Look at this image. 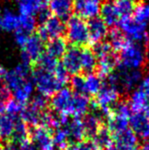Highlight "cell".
<instances>
[{
	"mask_svg": "<svg viewBox=\"0 0 149 150\" xmlns=\"http://www.w3.org/2000/svg\"><path fill=\"white\" fill-rule=\"evenodd\" d=\"M88 27L89 42H91L93 45L102 42L108 34L107 26L99 17L90 19L88 23Z\"/></svg>",
	"mask_w": 149,
	"mask_h": 150,
	"instance_id": "obj_18",
	"label": "cell"
},
{
	"mask_svg": "<svg viewBox=\"0 0 149 150\" xmlns=\"http://www.w3.org/2000/svg\"><path fill=\"white\" fill-rule=\"evenodd\" d=\"M10 99H11V90L7 88L4 81L0 78V105H5Z\"/></svg>",
	"mask_w": 149,
	"mask_h": 150,
	"instance_id": "obj_46",
	"label": "cell"
},
{
	"mask_svg": "<svg viewBox=\"0 0 149 150\" xmlns=\"http://www.w3.org/2000/svg\"><path fill=\"white\" fill-rule=\"evenodd\" d=\"M66 34L72 46H84L89 42L88 23L79 16H70L66 25Z\"/></svg>",
	"mask_w": 149,
	"mask_h": 150,
	"instance_id": "obj_5",
	"label": "cell"
},
{
	"mask_svg": "<svg viewBox=\"0 0 149 150\" xmlns=\"http://www.w3.org/2000/svg\"><path fill=\"white\" fill-rule=\"evenodd\" d=\"M29 140L34 143L41 150L54 146L52 143V131L43 126H29Z\"/></svg>",
	"mask_w": 149,
	"mask_h": 150,
	"instance_id": "obj_14",
	"label": "cell"
},
{
	"mask_svg": "<svg viewBox=\"0 0 149 150\" xmlns=\"http://www.w3.org/2000/svg\"><path fill=\"white\" fill-rule=\"evenodd\" d=\"M82 50L79 47L71 46L66 50L65 54L62 56V66L66 69L68 74L75 75L82 71L81 62Z\"/></svg>",
	"mask_w": 149,
	"mask_h": 150,
	"instance_id": "obj_10",
	"label": "cell"
},
{
	"mask_svg": "<svg viewBox=\"0 0 149 150\" xmlns=\"http://www.w3.org/2000/svg\"><path fill=\"white\" fill-rule=\"evenodd\" d=\"M66 33V25L64 21L54 15L50 16L40 25L37 31V35L43 41L61 37Z\"/></svg>",
	"mask_w": 149,
	"mask_h": 150,
	"instance_id": "obj_9",
	"label": "cell"
},
{
	"mask_svg": "<svg viewBox=\"0 0 149 150\" xmlns=\"http://www.w3.org/2000/svg\"><path fill=\"white\" fill-rule=\"evenodd\" d=\"M119 100L120 94L115 89H113L111 86H107L105 83L103 86H102V88L100 89V91L96 94L95 99H94V101L96 102V104L99 106L110 110L112 106Z\"/></svg>",
	"mask_w": 149,
	"mask_h": 150,
	"instance_id": "obj_16",
	"label": "cell"
},
{
	"mask_svg": "<svg viewBox=\"0 0 149 150\" xmlns=\"http://www.w3.org/2000/svg\"><path fill=\"white\" fill-rule=\"evenodd\" d=\"M129 128L141 140L149 139V118L143 111L132 112L128 118Z\"/></svg>",
	"mask_w": 149,
	"mask_h": 150,
	"instance_id": "obj_11",
	"label": "cell"
},
{
	"mask_svg": "<svg viewBox=\"0 0 149 150\" xmlns=\"http://www.w3.org/2000/svg\"><path fill=\"white\" fill-rule=\"evenodd\" d=\"M19 18H20V23H19L18 28L30 34H32L36 28V18L34 16H30V15H19Z\"/></svg>",
	"mask_w": 149,
	"mask_h": 150,
	"instance_id": "obj_41",
	"label": "cell"
},
{
	"mask_svg": "<svg viewBox=\"0 0 149 150\" xmlns=\"http://www.w3.org/2000/svg\"><path fill=\"white\" fill-rule=\"evenodd\" d=\"M30 104L35 106L36 108L40 109V110H46L48 109V106L49 105V97L45 96L44 94L37 92V94H34L32 97L30 98Z\"/></svg>",
	"mask_w": 149,
	"mask_h": 150,
	"instance_id": "obj_42",
	"label": "cell"
},
{
	"mask_svg": "<svg viewBox=\"0 0 149 150\" xmlns=\"http://www.w3.org/2000/svg\"><path fill=\"white\" fill-rule=\"evenodd\" d=\"M131 16L136 21L144 25L149 24V3L145 1H141L137 3L135 10Z\"/></svg>",
	"mask_w": 149,
	"mask_h": 150,
	"instance_id": "obj_35",
	"label": "cell"
},
{
	"mask_svg": "<svg viewBox=\"0 0 149 150\" xmlns=\"http://www.w3.org/2000/svg\"><path fill=\"white\" fill-rule=\"evenodd\" d=\"M143 78V73L141 69H126L117 67V69L104 79V83L115 89L121 96L136 89Z\"/></svg>",
	"mask_w": 149,
	"mask_h": 150,
	"instance_id": "obj_1",
	"label": "cell"
},
{
	"mask_svg": "<svg viewBox=\"0 0 149 150\" xmlns=\"http://www.w3.org/2000/svg\"><path fill=\"white\" fill-rule=\"evenodd\" d=\"M148 140H149V139H148Z\"/></svg>",
	"mask_w": 149,
	"mask_h": 150,
	"instance_id": "obj_62",
	"label": "cell"
},
{
	"mask_svg": "<svg viewBox=\"0 0 149 150\" xmlns=\"http://www.w3.org/2000/svg\"><path fill=\"white\" fill-rule=\"evenodd\" d=\"M0 150H3V149H0Z\"/></svg>",
	"mask_w": 149,
	"mask_h": 150,
	"instance_id": "obj_61",
	"label": "cell"
},
{
	"mask_svg": "<svg viewBox=\"0 0 149 150\" xmlns=\"http://www.w3.org/2000/svg\"><path fill=\"white\" fill-rule=\"evenodd\" d=\"M58 64H59L58 63V59H55L46 52L43 53L36 61V67L52 72H53V70L55 69Z\"/></svg>",
	"mask_w": 149,
	"mask_h": 150,
	"instance_id": "obj_38",
	"label": "cell"
},
{
	"mask_svg": "<svg viewBox=\"0 0 149 150\" xmlns=\"http://www.w3.org/2000/svg\"><path fill=\"white\" fill-rule=\"evenodd\" d=\"M101 0H74V10L77 15L83 19L97 17L100 13Z\"/></svg>",
	"mask_w": 149,
	"mask_h": 150,
	"instance_id": "obj_12",
	"label": "cell"
},
{
	"mask_svg": "<svg viewBox=\"0 0 149 150\" xmlns=\"http://www.w3.org/2000/svg\"><path fill=\"white\" fill-rule=\"evenodd\" d=\"M93 144H95L97 149L107 150L113 143L112 133L109 131L108 128L105 125H102L97 133L93 136L92 139H90Z\"/></svg>",
	"mask_w": 149,
	"mask_h": 150,
	"instance_id": "obj_22",
	"label": "cell"
},
{
	"mask_svg": "<svg viewBox=\"0 0 149 150\" xmlns=\"http://www.w3.org/2000/svg\"><path fill=\"white\" fill-rule=\"evenodd\" d=\"M22 149L23 150H41L36 144L30 140H28L26 143H24L22 144Z\"/></svg>",
	"mask_w": 149,
	"mask_h": 150,
	"instance_id": "obj_51",
	"label": "cell"
},
{
	"mask_svg": "<svg viewBox=\"0 0 149 150\" xmlns=\"http://www.w3.org/2000/svg\"><path fill=\"white\" fill-rule=\"evenodd\" d=\"M5 71H6L5 69H4L3 67L0 65V78H2V76L4 75V73H5Z\"/></svg>",
	"mask_w": 149,
	"mask_h": 150,
	"instance_id": "obj_54",
	"label": "cell"
},
{
	"mask_svg": "<svg viewBox=\"0 0 149 150\" xmlns=\"http://www.w3.org/2000/svg\"><path fill=\"white\" fill-rule=\"evenodd\" d=\"M97 150H101V149H97Z\"/></svg>",
	"mask_w": 149,
	"mask_h": 150,
	"instance_id": "obj_60",
	"label": "cell"
},
{
	"mask_svg": "<svg viewBox=\"0 0 149 150\" xmlns=\"http://www.w3.org/2000/svg\"><path fill=\"white\" fill-rule=\"evenodd\" d=\"M41 115H42V110L36 108L35 106L28 103V104L23 106L19 116H20L21 120L27 125L30 126V127H33V126L40 125Z\"/></svg>",
	"mask_w": 149,
	"mask_h": 150,
	"instance_id": "obj_20",
	"label": "cell"
},
{
	"mask_svg": "<svg viewBox=\"0 0 149 150\" xmlns=\"http://www.w3.org/2000/svg\"><path fill=\"white\" fill-rule=\"evenodd\" d=\"M70 89L74 94H83L85 95V76L79 74L72 75L69 80Z\"/></svg>",
	"mask_w": 149,
	"mask_h": 150,
	"instance_id": "obj_39",
	"label": "cell"
},
{
	"mask_svg": "<svg viewBox=\"0 0 149 150\" xmlns=\"http://www.w3.org/2000/svg\"><path fill=\"white\" fill-rule=\"evenodd\" d=\"M49 0H17L19 15L34 16L40 10L46 8Z\"/></svg>",
	"mask_w": 149,
	"mask_h": 150,
	"instance_id": "obj_19",
	"label": "cell"
},
{
	"mask_svg": "<svg viewBox=\"0 0 149 150\" xmlns=\"http://www.w3.org/2000/svg\"><path fill=\"white\" fill-rule=\"evenodd\" d=\"M138 88L140 89H142L143 91L146 94V95L149 96V71L148 73L145 75V76H143L142 82L140 83V85Z\"/></svg>",
	"mask_w": 149,
	"mask_h": 150,
	"instance_id": "obj_49",
	"label": "cell"
},
{
	"mask_svg": "<svg viewBox=\"0 0 149 150\" xmlns=\"http://www.w3.org/2000/svg\"><path fill=\"white\" fill-rule=\"evenodd\" d=\"M20 18L19 14H16L13 11L9 9H5L1 15V23L0 27L7 31V33H14L18 29Z\"/></svg>",
	"mask_w": 149,
	"mask_h": 150,
	"instance_id": "obj_25",
	"label": "cell"
},
{
	"mask_svg": "<svg viewBox=\"0 0 149 150\" xmlns=\"http://www.w3.org/2000/svg\"><path fill=\"white\" fill-rule=\"evenodd\" d=\"M140 150H149V143H146V144H144L142 148H141Z\"/></svg>",
	"mask_w": 149,
	"mask_h": 150,
	"instance_id": "obj_55",
	"label": "cell"
},
{
	"mask_svg": "<svg viewBox=\"0 0 149 150\" xmlns=\"http://www.w3.org/2000/svg\"><path fill=\"white\" fill-rule=\"evenodd\" d=\"M44 150H55V149H54V146H52V147L46 148V149H44Z\"/></svg>",
	"mask_w": 149,
	"mask_h": 150,
	"instance_id": "obj_56",
	"label": "cell"
},
{
	"mask_svg": "<svg viewBox=\"0 0 149 150\" xmlns=\"http://www.w3.org/2000/svg\"><path fill=\"white\" fill-rule=\"evenodd\" d=\"M90 100L87 95L83 94H74L71 106V116L77 118H83L88 113Z\"/></svg>",
	"mask_w": 149,
	"mask_h": 150,
	"instance_id": "obj_21",
	"label": "cell"
},
{
	"mask_svg": "<svg viewBox=\"0 0 149 150\" xmlns=\"http://www.w3.org/2000/svg\"><path fill=\"white\" fill-rule=\"evenodd\" d=\"M99 14L101 15V19L107 27H114L119 23L120 16L112 2H105L102 4Z\"/></svg>",
	"mask_w": 149,
	"mask_h": 150,
	"instance_id": "obj_23",
	"label": "cell"
},
{
	"mask_svg": "<svg viewBox=\"0 0 149 150\" xmlns=\"http://www.w3.org/2000/svg\"><path fill=\"white\" fill-rule=\"evenodd\" d=\"M30 35H32V34L28 33L27 31L20 29V28H18V29L13 33L14 41L16 43V45L18 47H20L21 49L26 45L27 41H28L29 38L30 37Z\"/></svg>",
	"mask_w": 149,
	"mask_h": 150,
	"instance_id": "obj_45",
	"label": "cell"
},
{
	"mask_svg": "<svg viewBox=\"0 0 149 150\" xmlns=\"http://www.w3.org/2000/svg\"><path fill=\"white\" fill-rule=\"evenodd\" d=\"M130 150H140V149H138V148H134V149H130Z\"/></svg>",
	"mask_w": 149,
	"mask_h": 150,
	"instance_id": "obj_59",
	"label": "cell"
},
{
	"mask_svg": "<svg viewBox=\"0 0 149 150\" xmlns=\"http://www.w3.org/2000/svg\"><path fill=\"white\" fill-rule=\"evenodd\" d=\"M78 150H97V147L90 139H84L78 143Z\"/></svg>",
	"mask_w": 149,
	"mask_h": 150,
	"instance_id": "obj_47",
	"label": "cell"
},
{
	"mask_svg": "<svg viewBox=\"0 0 149 150\" xmlns=\"http://www.w3.org/2000/svg\"><path fill=\"white\" fill-rule=\"evenodd\" d=\"M36 15H37L36 21H38L40 24H43V23L50 16V11H49V10L47 9V8H44V9L39 11Z\"/></svg>",
	"mask_w": 149,
	"mask_h": 150,
	"instance_id": "obj_48",
	"label": "cell"
},
{
	"mask_svg": "<svg viewBox=\"0 0 149 150\" xmlns=\"http://www.w3.org/2000/svg\"><path fill=\"white\" fill-rule=\"evenodd\" d=\"M10 140L19 144H23L29 140V126L21 120L20 116L15 119L14 128Z\"/></svg>",
	"mask_w": 149,
	"mask_h": 150,
	"instance_id": "obj_27",
	"label": "cell"
},
{
	"mask_svg": "<svg viewBox=\"0 0 149 150\" xmlns=\"http://www.w3.org/2000/svg\"><path fill=\"white\" fill-rule=\"evenodd\" d=\"M30 67L31 66L20 62L13 69L5 71L2 76V80L11 93L20 88L28 79L30 78Z\"/></svg>",
	"mask_w": 149,
	"mask_h": 150,
	"instance_id": "obj_6",
	"label": "cell"
},
{
	"mask_svg": "<svg viewBox=\"0 0 149 150\" xmlns=\"http://www.w3.org/2000/svg\"><path fill=\"white\" fill-rule=\"evenodd\" d=\"M74 93L68 88H62L60 90L53 94L49 101L52 110L64 116H71V106Z\"/></svg>",
	"mask_w": 149,
	"mask_h": 150,
	"instance_id": "obj_7",
	"label": "cell"
},
{
	"mask_svg": "<svg viewBox=\"0 0 149 150\" xmlns=\"http://www.w3.org/2000/svg\"><path fill=\"white\" fill-rule=\"evenodd\" d=\"M3 150H23V149H22V144H19L17 143H15V142L9 140L5 144Z\"/></svg>",
	"mask_w": 149,
	"mask_h": 150,
	"instance_id": "obj_50",
	"label": "cell"
},
{
	"mask_svg": "<svg viewBox=\"0 0 149 150\" xmlns=\"http://www.w3.org/2000/svg\"><path fill=\"white\" fill-rule=\"evenodd\" d=\"M66 50H68L66 42L62 37L50 39L46 46V53L55 59L61 58L65 54Z\"/></svg>",
	"mask_w": 149,
	"mask_h": 150,
	"instance_id": "obj_29",
	"label": "cell"
},
{
	"mask_svg": "<svg viewBox=\"0 0 149 150\" xmlns=\"http://www.w3.org/2000/svg\"><path fill=\"white\" fill-rule=\"evenodd\" d=\"M52 143L59 150H65L66 144H68V137L66 129L61 126L52 131Z\"/></svg>",
	"mask_w": 149,
	"mask_h": 150,
	"instance_id": "obj_37",
	"label": "cell"
},
{
	"mask_svg": "<svg viewBox=\"0 0 149 150\" xmlns=\"http://www.w3.org/2000/svg\"><path fill=\"white\" fill-rule=\"evenodd\" d=\"M142 111L149 118V96L148 95L145 99V102H144V105H143V108Z\"/></svg>",
	"mask_w": 149,
	"mask_h": 150,
	"instance_id": "obj_52",
	"label": "cell"
},
{
	"mask_svg": "<svg viewBox=\"0 0 149 150\" xmlns=\"http://www.w3.org/2000/svg\"><path fill=\"white\" fill-rule=\"evenodd\" d=\"M30 79L37 91L44 94L47 97L52 96L58 90L64 88V86L55 78L53 72L48 71L38 67L31 70Z\"/></svg>",
	"mask_w": 149,
	"mask_h": 150,
	"instance_id": "obj_4",
	"label": "cell"
},
{
	"mask_svg": "<svg viewBox=\"0 0 149 150\" xmlns=\"http://www.w3.org/2000/svg\"><path fill=\"white\" fill-rule=\"evenodd\" d=\"M53 74L55 78L59 81L63 86H66L69 81V74L66 70V69L61 64H58V66L53 70Z\"/></svg>",
	"mask_w": 149,
	"mask_h": 150,
	"instance_id": "obj_44",
	"label": "cell"
},
{
	"mask_svg": "<svg viewBox=\"0 0 149 150\" xmlns=\"http://www.w3.org/2000/svg\"><path fill=\"white\" fill-rule=\"evenodd\" d=\"M81 62H82V71H84L85 74L92 73L96 69L97 57L94 54L92 50L85 49L82 50Z\"/></svg>",
	"mask_w": 149,
	"mask_h": 150,
	"instance_id": "obj_32",
	"label": "cell"
},
{
	"mask_svg": "<svg viewBox=\"0 0 149 150\" xmlns=\"http://www.w3.org/2000/svg\"><path fill=\"white\" fill-rule=\"evenodd\" d=\"M65 150H78V143H69L68 142Z\"/></svg>",
	"mask_w": 149,
	"mask_h": 150,
	"instance_id": "obj_53",
	"label": "cell"
},
{
	"mask_svg": "<svg viewBox=\"0 0 149 150\" xmlns=\"http://www.w3.org/2000/svg\"><path fill=\"white\" fill-rule=\"evenodd\" d=\"M146 97H147L146 94L139 88H137L136 89L133 90L130 93V95H129L128 100H127L132 112L142 111Z\"/></svg>",
	"mask_w": 149,
	"mask_h": 150,
	"instance_id": "obj_33",
	"label": "cell"
},
{
	"mask_svg": "<svg viewBox=\"0 0 149 150\" xmlns=\"http://www.w3.org/2000/svg\"><path fill=\"white\" fill-rule=\"evenodd\" d=\"M1 15H2V11L1 9H0V23H1Z\"/></svg>",
	"mask_w": 149,
	"mask_h": 150,
	"instance_id": "obj_57",
	"label": "cell"
},
{
	"mask_svg": "<svg viewBox=\"0 0 149 150\" xmlns=\"http://www.w3.org/2000/svg\"><path fill=\"white\" fill-rule=\"evenodd\" d=\"M20 62L31 66L32 63H36L39 57L44 53V41L38 35H30L26 45L21 49Z\"/></svg>",
	"mask_w": 149,
	"mask_h": 150,
	"instance_id": "obj_8",
	"label": "cell"
},
{
	"mask_svg": "<svg viewBox=\"0 0 149 150\" xmlns=\"http://www.w3.org/2000/svg\"><path fill=\"white\" fill-rule=\"evenodd\" d=\"M105 123H107L105 126H107L109 131L112 133V135L129 128L128 118L121 117L113 113H111L110 115L107 117V119L105 120Z\"/></svg>",
	"mask_w": 149,
	"mask_h": 150,
	"instance_id": "obj_30",
	"label": "cell"
},
{
	"mask_svg": "<svg viewBox=\"0 0 149 150\" xmlns=\"http://www.w3.org/2000/svg\"><path fill=\"white\" fill-rule=\"evenodd\" d=\"M148 48L128 41L120 50L118 67L126 69H141L146 64Z\"/></svg>",
	"mask_w": 149,
	"mask_h": 150,
	"instance_id": "obj_2",
	"label": "cell"
},
{
	"mask_svg": "<svg viewBox=\"0 0 149 150\" xmlns=\"http://www.w3.org/2000/svg\"><path fill=\"white\" fill-rule=\"evenodd\" d=\"M82 124H83L84 127L85 138H87V139H92L93 136L101 127V125H103V123L98 118L90 113L85 114L82 118Z\"/></svg>",
	"mask_w": 149,
	"mask_h": 150,
	"instance_id": "obj_28",
	"label": "cell"
},
{
	"mask_svg": "<svg viewBox=\"0 0 149 150\" xmlns=\"http://www.w3.org/2000/svg\"><path fill=\"white\" fill-rule=\"evenodd\" d=\"M18 116L13 117L6 112L0 113V140L9 141L14 128V122Z\"/></svg>",
	"mask_w": 149,
	"mask_h": 150,
	"instance_id": "obj_26",
	"label": "cell"
},
{
	"mask_svg": "<svg viewBox=\"0 0 149 150\" xmlns=\"http://www.w3.org/2000/svg\"><path fill=\"white\" fill-rule=\"evenodd\" d=\"M119 65V57L115 54L114 50L107 51L97 57L98 75L103 79L107 77L117 69Z\"/></svg>",
	"mask_w": 149,
	"mask_h": 150,
	"instance_id": "obj_13",
	"label": "cell"
},
{
	"mask_svg": "<svg viewBox=\"0 0 149 150\" xmlns=\"http://www.w3.org/2000/svg\"><path fill=\"white\" fill-rule=\"evenodd\" d=\"M49 10L61 20H68L74 11V0H49Z\"/></svg>",
	"mask_w": 149,
	"mask_h": 150,
	"instance_id": "obj_17",
	"label": "cell"
},
{
	"mask_svg": "<svg viewBox=\"0 0 149 150\" xmlns=\"http://www.w3.org/2000/svg\"><path fill=\"white\" fill-rule=\"evenodd\" d=\"M108 43L111 46L113 50H121V48L127 42V39L125 38L124 33H121L120 29H113L110 33H108Z\"/></svg>",
	"mask_w": 149,
	"mask_h": 150,
	"instance_id": "obj_36",
	"label": "cell"
},
{
	"mask_svg": "<svg viewBox=\"0 0 149 150\" xmlns=\"http://www.w3.org/2000/svg\"><path fill=\"white\" fill-rule=\"evenodd\" d=\"M137 0H113L112 4L120 18L132 15L137 5Z\"/></svg>",
	"mask_w": 149,
	"mask_h": 150,
	"instance_id": "obj_34",
	"label": "cell"
},
{
	"mask_svg": "<svg viewBox=\"0 0 149 150\" xmlns=\"http://www.w3.org/2000/svg\"><path fill=\"white\" fill-rule=\"evenodd\" d=\"M111 113L124 118H129L132 114V110L129 106L127 100H119L112 106Z\"/></svg>",
	"mask_w": 149,
	"mask_h": 150,
	"instance_id": "obj_40",
	"label": "cell"
},
{
	"mask_svg": "<svg viewBox=\"0 0 149 150\" xmlns=\"http://www.w3.org/2000/svg\"><path fill=\"white\" fill-rule=\"evenodd\" d=\"M1 146H2V143H1V140H0V149H1Z\"/></svg>",
	"mask_w": 149,
	"mask_h": 150,
	"instance_id": "obj_58",
	"label": "cell"
},
{
	"mask_svg": "<svg viewBox=\"0 0 149 150\" xmlns=\"http://www.w3.org/2000/svg\"><path fill=\"white\" fill-rule=\"evenodd\" d=\"M119 27L121 33L128 41L138 43L149 48V31L148 25H144L136 21L131 15L121 17L119 20Z\"/></svg>",
	"mask_w": 149,
	"mask_h": 150,
	"instance_id": "obj_3",
	"label": "cell"
},
{
	"mask_svg": "<svg viewBox=\"0 0 149 150\" xmlns=\"http://www.w3.org/2000/svg\"><path fill=\"white\" fill-rule=\"evenodd\" d=\"M23 105H21L20 103H18L17 101H15L14 99H10L5 104V111L6 113L10 114L11 116L16 117L20 115V112L23 108Z\"/></svg>",
	"mask_w": 149,
	"mask_h": 150,
	"instance_id": "obj_43",
	"label": "cell"
},
{
	"mask_svg": "<svg viewBox=\"0 0 149 150\" xmlns=\"http://www.w3.org/2000/svg\"><path fill=\"white\" fill-rule=\"evenodd\" d=\"M68 133L69 143H80L85 139V132L83 124H82V118L77 117H66L62 125Z\"/></svg>",
	"mask_w": 149,
	"mask_h": 150,
	"instance_id": "obj_15",
	"label": "cell"
},
{
	"mask_svg": "<svg viewBox=\"0 0 149 150\" xmlns=\"http://www.w3.org/2000/svg\"><path fill=\"white\" fill-rule=\"evenodd\" d=\"M85 95L96 96L104 85V79L94 72L88 73L85 76Z\"/></svg>",
	"mask_w": 149,
	"mask_h": 150,
	"instance_id": "obj_31",
	"label": "cell"
},
{
	"mask_svg": "<svg viewBox=\"0 0 149 150\" xmlns=\"http://www.w3.org/2000/svg\"><path fill=\"white\" fill-rule=\"evenodd\" d=\"M34 88H35V86L33 85L32 81H31V79L30 78L20 86V88L13 92V99L15 101H17L18 103H20L23 105H27L30 102V98L33 95Z\"/></svg>",
	"mask_w": 149,
	"mask_h": 150,
	"instance_id": "obj_24",
	"label": "cell"
}]
</instances>
